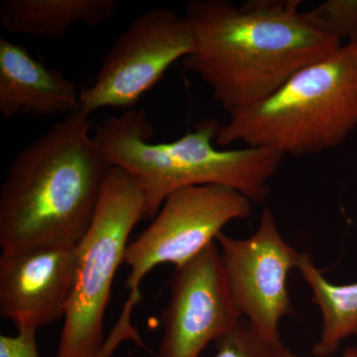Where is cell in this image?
<instances>
[{"label": "cell", "mask_w": 357, "mask_h": 357, "mask_svg": "<svg viewBox=\"0 0 357 357\" xmlns=\"http://www.w3.org/2000/svg\"><path fill=\"white\" fill-rule=\"evenodd\" d=\"M300 3L252 0L236 6L227 0H192L185 6L194 45L182 64L210 86L229 116L342 46L316 29Z\"/></svg>", "instance_id": "obj_1"}, {"label": "cell", "mask_w": 357, "mask_h": 357, "mask_svg": "<svg viewBox=\"0 0 357 357\" xmlns=\"http://www.w3.org/2000/svg\"><path fill=\"white\" fill-rule=\"evenodd\" d=\"M91 128L79 109L16 155L0 191L2 251L83 238L112 167Z\"/></svg>", "instance_id": "obj_2"}, {"label": "cell", "mask_w": 357, "mask_h": 357, "mask_svg": "<svg viewBox=\"0 0 357 357\" xmlns=\"http://www.w3.org/2000/svg\"><path fill=\"white\" fill-rule=\"evenodd\" d=\"M222 123L199 122L191 132L169 143H151V122L144 109L110 116L93 129V138L112 167L128 172L144 195V220H151L174 192L192 185L232 188L262 204L270 178L284 156L263 147L220 150L213 146Z\"/></svg>", "instance_id": "obj_3"}, {"label": "cell", "mask_w": 357, "mask_h": 357, "mask_svg": "<svg viewBox=\"0 0 357 357\" xmlns=\"http://www.w3.org/2000/svg\"><path fill=\"white\" fill-rule=\"evenodd\" d=\"M357 128V49L347 44L296 73L261 102L229 116L215 139L284 157L340 146Z\"/></svg>", "instance_id": "obj_4"}, {"label": "cell", "mask_w": 357, "mask_h": 357, "mask_svg": "<svg viewBox=\"0 0 357 357\" xmlns=\"http://www.w3.org/2000/svg\"><path fill=\"white\" fill-rule=\"evenodd\" d=\"M145 199L128 172L112 167L95 218L76 245V274L56 357H98L103 318L131 231L144 220Z\"/></svg>", "instance_id": "obj_5"}, {"label": "cell", "mask_w": 357, "mask_h": 357, "mask_svg": "<svg viewBox=\"0 0 357 357\" xmlns=\"http://www.w3.org/2000/svg\"><path fill=\"white\" fill-rule=\"evenodd\" d=\"M251 213L250 199L225 185H192L171 194L149 227L126 248L123 263L130 270L126 282L128 300L98 357H112L126 340L144 347L131 316L141 300V282L152 269L167 263L182 267L215 243L225 225Z\"/></svg>", "instance_id": "obj_6"}, {"label": "cell", "mask_w": 357, "mask_h": 357, "mask_svg": "<svg viewBox=\"0 0 357 357\" xmlns=\"http://www.w3.org/2000/svg\"><path fill=\"white\" fill-rule=\"evenodd\" d=\"M192 32L185 15L148 9L131 22L107 52L95 81L79 93V109H131L167 70L191 53Z\"/></svg>", "instance_id": "obj_7"}, {"label": "cell", "mask_w": 357, "mask_h": 357, "mask_svg": "<svg viewBox=\"0 0 357 357\" xmlns=\"http://www.w3.org/2000/svg\"><path fill=\"white\" fill-rule=\"evenodd\" d=\"M215 243L237 311L260 337L283 347L279 325L284 317L294 312L288 275L297 269L302 252L283 238L268 208L252 236L237 239L222 232Z\"/></svg>", "instance_id": "obj_8"}, {"label": "cell", "mask_w": 357, "mask_h": 357, "mask_svg": "<svg viewBox=\"0 0 357 357\" xmlns=\"http://www.w3.org/2000/svg\"><path fill=\"white\" fill-rule=\"evenodd\" d=\"M243 319L237 311L217 243L176 268L170 299L162 312L157 357H199L211 342Z\"/></svg>", "instance_id": "obj_9"}, {"label": "cell", "mask_w": 357, "mask_h": 357, "mask_svg": "<svg viewBox=\"0 0 357 357\" xmlns=\"http://www.w3.org/2000/svg\"><path fill=\"white\" fill-rule=\"evenodd\" d=\"M76 245L2 251L0 314L18 331L38 332L64 318L74 288Z\"/></svg>", "instance_id": "obj_10"}, {"label": "cell", "mask_w": 357, "mask_h": 357, "mask_svg": "<svg viewBox=\"0 0 357 357\" xmlns=\"http://www.w3.org/2000/svg\"><path fill=\"white\" fill-rule=\"evenodd\" d=\"M79 84L33 58L22 45L0 38V114L50 117L79 109Z\"/></svg>", "instance_id": "obj_11"}, {"label": "cell", "mask_w": 357, "mask_h": 357, "mask_svg": "<svg viewBox=\"0 0 357 357\" xmlns=\"http://www.w3.org/2000/svg\"><path fill=\"white\" fill-rule=\"evenodd\" d=\"M114 0H2L0 20L7 32L47 40L62 38L73 25L102 24L114 15Z\"/></svg>", "instance_id": "obj_12"}, {"label": "cell", "mask_w": 357, "mask_h": 357, "mask_svg": "<svg viewBox=\"0 0 357 357\" xmlns=\"http://www.w3.org/2000/svg\"><path fill=\"white\" fill-rule=\"evenodd\" d=\"M297 269L321 314V335L312 347V356H333L344 340L357 335V282L340 285L326 280L307 253L301 255Z\"/></svg>", "instance_id": "obj_13"}, {"label": "cell", "mask_w": 357, "mask_h": 357, "mask_svg": "<svg viewBox=\"0 0 357 357\" xmlns=\"http://www.w3.org/2000/svg\"><path fill=\"white\" fill-rule=\"evenodd\" d=\"M215 344L213 357H278L286 347L269 344L244 319L220 335Z\"/></svg>", "instance_id": "obj_14"}, {"label": "cell", "mask_w": 357, "mask_h": 357, "mask_svg": "<svg viewBox=\"0 0 357 357\" xmlns=\"http://www.w3.org/2000/svg\"><path fill=\"white\" fill-rule=\"evenodd\" d=\"M303 13L316 29L340 41L357 29V0H328Z\"/></svg>", "instance_id": "obj_15"}, {"label": "cell", "mask_w": 357, "mask_h": 357, "mask_svg": "<svg viewBox=\"0 0 357 357\" xmlns=\"http://www.w3.org/2000/svg\"><path fill=\"white\" fill-rule=\"evenodd\" d=\"M36 333L18 331L13 337L0 335V357H40Z\"/></svg>", "instance_id": "obj_16"}, {"label": "cell", "mask_w": 357, "mask_h": 357, "mask_svg": "<svg viewBox=\"0 0 357 357\" xmlns=\"http://www.w3.org/2000/svg\"><path fill=\"white\" fill-rule=\"evenodd\" d=\"M278 357H298L295 354H293L287 347L284 349V351L279 354ZM342 357H357V347H351L345 349Z\"/></svg>", "instance_id": "obj_17"}, {"label": "cell", "mask_w": 357, "mask_h": 357, "mask_svg": "<svg viewBox=\"0 0 357 357\" xmlns=\"http://www.w3.org/2000/svg\"><path fill=\"white\" fill-rule=\"evenodd\" d=\"M349 44L351 46L356 47L357 49V29L356 31L352 34L351 38L349 39Z\"/></svg>", "instance_id": "obj_18"}]
</instances>
